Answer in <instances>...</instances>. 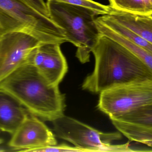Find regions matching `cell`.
Segmentation results:
<instances>
[{
	"mask_svg": "<svg viewBox=\"0 0 152 152\" xmlns=\"http://www.w3.org/2000/svg\"><path fill=\"white\" fill-rule=\"evenodd\" d=\"M56 136L87 152H134L129 143L113 145L120 132L104 133L64 114L52 121Z\"/></svg>",
	"mask_w": 152,
	"mask_h": 152,
	"instance_id": "obj_5",
	"label": "cell"
},
{
	"mask_svg": "<svg viewBox=\"0 0 152 152\" xmlns=\"http://www.w3.org/2000/svg\"><path fill=\"white\" fill-rule=\"evenodd\" d=\"M111 120L152 126V105L140 108L120 118Z\"/></svg>",
	"mask_w": 152,
	"mask_h": 152,
	"instance_id": "obj_16",
	"label": "cell"
},
{
	"mask_svg": "<svg viewBox=\"0 0 152 152\" xmlns=\"http://www.w3.org/2000/svg\"><path fill=\"white\" fill-rule=\"evenodd\" d=\"M29 114L13 96L0 89V131L12 135Z\"/></svg>",
	"mask_w": 152,
	"mask_h": 152,
	"instance_id": "obj_10",
	"label": "cell"
},
{
	"mask_svg": "<svg viewBox=\"0 0 152 152\" xmlns=\"http://www.w3.org/2000/svg\"><path fill=\"white\" fill-rule=\"evenodd\" d=\"M70 5L84 7L96 12L98 15H107L110 11V5H104L92 0H52Z\"/></svg>",
	"mask_w": 152,
	"mask_h": 152,
	"instance_id": "obj_17",
	"label": "cell"
},
{
	"mask_svg": "<svg viewBox=\"0 0 152 152\" xmlns=\"http://www.w3.org/2000/svg\"><path fill=\"white\" fill-rule=\"evenodd\" d=\"M59 43H43L35 48L28 62L34 65L52 84L58 85L68 71Z\"/></svg>",
	"mask_w": 152,
	"mask_h": 152,
	"instance_id": "obj_9",
	"label": "cell"
},
{
	"mask_svg": "<svg viewBox=\"0 0 152 152\" xmlns=\"http://www.w3.org/2000/svg\"><path fill=\"white\" fill-rule=\"evenodd\" d=\"M4 142L3 139L0 138V145L2 144Z\"/></svg>",
	"mask_w": 152,
	"mask_h": 152,
	"instance_id": "obj_19",
	"label": "cell"
},
{
	"mask_svg": "<svg viewBox=\"0 0 152 152\" xmlns=\"http://www.w3.org/2000/svg\"><path fill=\"white\" fill-rule=\"evenodd\" d=\"M24 31L42 43L68 42L64 30L50 17L20 0H0V34Z\"/></svg>",
	"mask_w": 152,
	"mask_h": 152,
	"instance_id": "obj_4",
	"label": "cell"
},
{
	"mask_svg": "<svg viewBox=\"0 0 152 152\" xmlns=\"http://www.w3.org/2000/svg\"><path fill=\"white\" fill-rule=\"evenodd\" d=\"M0 89L37 117L52 121L64 114L65 96L58 85L51 84L30 62L21 65L3 79Z\"/></svg>",
	"mask_w": 152,
	"mask_h": 152,
	"instance_id": "obj_2",
	"label": "cell"
},
{
	"mask_svg": "<svg viewBox=\"0 0 152 152\" xmlns=\"http://www.w3.org/2000/svg\"><path fill=\"white\" fill-rule=\"evenodd\" d=\"M147 16H148L149 18H151L152 19V13H150V14L147 15Z\"/></svg>",
	"mask_w": 152,
	"mask_h": 152,
	"instance_id": "obj_20",
	"label": "cell"
},
{
	"mask_svg": "<svg viewBox=\"0 0 152 152\" xmlns=\"http://www.w3.org/2000/svg\"><path fill=\"white\" fill-rule=\"evenodd\" d=\"M45 16L49 17L46 2L44 0H20Z\"/></svg>",
	"mask_w": 152,
	"mask_h": 152,
	"instance_id": "obj_18",
	"label": "cell"
},
{
	"mask_svg": "<svg viewBox=\"0 0 152 152\" xmlns=\"http://www.w3.org/2000/svg\"><path fill=\"white\" fill-rule=\"evenodd\" d=\"M111 18L152 44V19L147 15L137 14L111 8Z\"/></svg>",
	"mask_w": 152,
	"mask_h": 152,
	"instance_id": "obj_11",
	"label": "cell"
},
{
	"mask_svg": "<svg viewBox=\"0 0 152 152\" xmlns=\"http://www.w3.org/2000/svg\"><path fill=\"white\" fill-rule=\"evenodd\" d=\"M112 9L147 15L152 12V0H109Z\"/></svg>",
	"mask_w": 152,
	"mask_h": 152,
	"instance_id": "obj_15",
	"label": "cell"
},
{
	"mask_svg": "<svg viewBox=\"0 0 152 152\" xmlns=\"http://www.w3.org/2000/svg\"><path fill=\"white\" fill-rule=\"evenodd\" d=\"M46 4L50 18L64 30L68 42L77 47V58L82 63L88 62L101 35L95 22L98 14L84 7L52 0H47Z\"/></svg>",
	"mask_w": 152,
	"mask_h": 152,
	"instance_id": "obj_3",
	"label": "cell"
},
{
	"mask_svg": "<svg viewBox=\"0 0 152 152\" xmlns=\"http://www.w3.org/2000/svg\"><path fill=\"white\" fill-rule=\"evenodd\" d=\"M94 69L82 87L101 93L121 84L142 78H152L151 71L142 61L115 40L101 35L92 49Z\"/></svg>",
	"mask_w": 152,
	"mask_h": 152,
	"instance_id": "obj_1",
	"label": "cell"
},
{
	"mask_svg": "<svg viewBox=\"0 0 152 152\" xmlns=\"http://www.w3.org/2000/svg\"><path fill=\"white\" fill-rule=\"evenodd\" d=\"M57 145L55 135L36 116L29 113L12 135L8 146L13 151L35 152Z\"/></svg>",
	"mask_w": 152,
	"mask_h": 152,
	"instance_id": "obj_8",
	"label": "cell"
},
{
	"mask_svg": "<svg viewBox=\"0 0 152 152\" xmlns=\"http://www.w3.org/2000/svg\"><path fill=\"white\" fill-rule=\"evenodd\" d=\"M96 23L101 35L108 37L127 48L147 66L152 73V54L115 32L96 18Z\"/></svg>",
	"mask_w": 152,
	"mask_h": 152,
	"instance_id": "obj_12",
	"label": "cell"
},
{
	"mask_svg": "<svg viewBox=\"0 0 152 152\" xmlns=\"http://www.w3.org/2000/svg\"><path fill=\"white\" fill-rule=\"evenodd\" d=\"M96 19L115 32L152 54L151 43L133 33L126 28L117 23L108 15H102Z\"/></svg>",
	"mask_w": 152,
	"mask_h": 152,
	"instance_id": "obj_14",
	"label": "cell"
},
{
	"mask_svg": "<svg viewBox=\"0 0 152 152\" xmlns=\"http://www.w3.org/2000/svg\"><path fill=\"white\" fill-rule=\"evenodd\" d=\"M42 43L35 37L24 31L0 34V82L28 62L33 51Z\"/></svg>",
	"mask_w": 152,
	"mask_h": 152,
	"instance_id": "obj_7",
	"label": "cell"
},
{
	"mask_svg": "<svg viewBox=\"0 0 152 152\" xmlns=\"http://www.w3.org/2000/svg\"><path fill=\"white\" fill-rule=\"evenodd\" d=\"M151 105L152 78H142L102 92L100 93L97 107L113 120Z\"/></svg>",
	"mask_w": 152,
	"mask_h": 152,
	"instance_id": "obj_6",
	"label": "cell"
},
{
	"mask_svg": "<svg viewBox=\"0 0 152 152\" xmlns=\"http://www.w3.org/2000/svg\"><path fill=\"white\" fill-rule=\"evenodd\" d=\"M115 128L129 140L152 148V126L111 120Z\"/></svg>",
	"mask_w": 152,
	"mask_h": 152,
	"instance_id": "obj_13",
	"label": "cell"
}]
</instances>
